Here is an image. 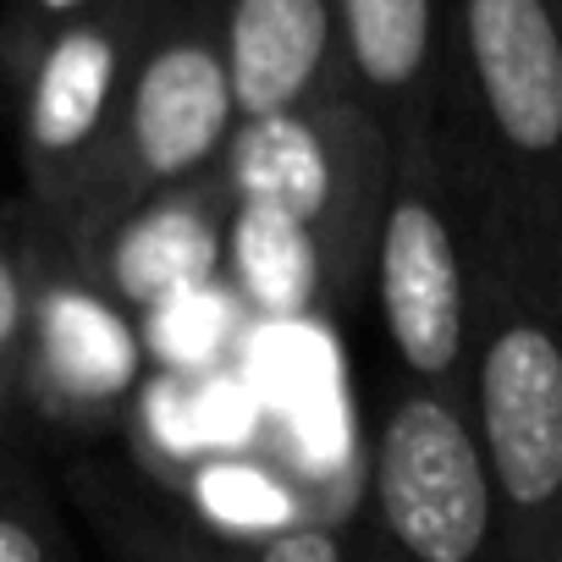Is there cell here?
Here are the masks:
<instances>
[{
	"label": "cell",
	"instance_id": "cell-1",
	"mask_svg": "<svg viewBox=\"0 0 562 562\" xmlns=\"http://www.w3.org/2000/svg\"><path fill=\"white\" fill-rule=\"evenodd\" d=\"M469 414L496 485V562H551L562 529V254L491 204Z\"/></svg>",
	"mask_w": 562,
	"mask_h": 562
},
{
	"label": "cell",
	"instance_id": "cell-2",
	"mask_svg": "<svg viewBox=\"0 0 562 562\" xmlns=\"http://www.w3.org/2000/svg\"><path fill=\"white\" fill-rule=\"evenodd\" d=\"M392 188L375 232V310L403 381L469 403L485 199L452 122L392 144Z\"/></svg>",
	"mask_w": 562,
	"mask_h": 562
},
{
	"label": "cell",
	"instance_id": "cell-3",
	"mask_svg": "<svg viewBox=\"0 0 562 562\" xmlns=\"http://www.w3.org/2000/svg\"><path fill=\"white\" fill-rule=\"evenodd\" d=\"M447 122L496 215L562 254V0H447Z\"/></svg>",
	"mask_w": 562,
	"mask_h": 562
},
{
	"label": "cell",
	"instance_id": "cell-4",
	"mask_svg": "<svg viewBox=\"0 0 562 562\" xmlns=\"http://www.w3.org/2000/svg\"><path fill=\"white\" fill-rule=\"evenodd\" d=\"M237 133V94L221 40V0H166L133 67L111 144L89 171L72 215L56 226L83 265L133 210L210 177Z\"/></svg>",
	"mask_w": 562,
	"mask_h": 562
},
{
	"label": "cell",
	"instance_id": "cell-5",
	"mask_svg": "<svg viewBox=\"0 0 562 562\" xmlns=\"http://www.w3.org/2000/svg\"><path fill=\"white\" fill-rule=\"evenodd\" d=\"M160 12L166 0H100L61 23L12 12L0 29V61L18 100V155L50 232L72 215L100 166Z\"/></svg>",
	"mask_w": 562,
	"mask_h": 562
},
{
	"label": "cell",
	"instance_id": "cell-6",
	"mask_svg": "<svg viewBox=\"0 0 562 562\" xmlns=\"http://www.w3.org/2000/svg\"><path fill=\"white\" fill-rule=\"evenodd\" d=\"M392 160V133L348 89L281 116L237 122L215 171L232 204H270L310 226L331 265V293L348 304L370 281Z\"/></svg>",
	"mask_w": 562,
	"mask_h": 562
},
{
	"label": "cell",
	"instance_id": "cell-7",
	"mask_svg": "<svg viewBox=\"0 0 562 562\" xmlns=\"http://www.w3.org/2000/svg\"><path fill=\"white\" fill-rule=\"evenodd\" d=\"M370 507L397 562H496V485L463 397L403 381L375 425Z\"/></svg>",
	"mask_w": 562,
	"mask_h": 562
},
{
	"label": "cell",
	"instance_id": "cell-8",
	"mask_svg": "<svg viewBox=\"0 0 562 562\" xmlns=\"http://www.w3.org/2000/svg\"><path fill=\"white\" fill-rule=\"evenodd\" d=\"M138 370H144L138 315L122 299H111L78 259L72 270L50 259L34 304L23 392L50 419L105 425L133 403Z\"/></svg>",
	"mask_w": 562,
	"mask_h": 562
},
{
	"label": "cell",
	"instance_id": "cell-9",
	"mask_svg": "<svg viewBox=\"0 0 562 562\" xmlns=\"http://www.w3.org/2000/svg\"><path fill=\"white\" fill-rule=\"evenodd\" d=\"M226 215H232V193L221 171H210L133 210L83 259V270L133 315L171 299H199L226 270Z\"/></svg>",
	"mask_w": 562,
	"mask_h": 562
},
{
	"label": "cell",
	"instance_id": "cell-10",
	"mask_svg": "<svg viewBox=\"0 0 562 562\" xmlns=\"http://www.w3.org/2000/svg\"><path fill=\"white\" fill-rule=\"evenodd\" d=\"M348 89L397 138L447 116L452 23L447 0H337Z\"/></svg>",
	"mask_w": 562,
	"mask_h": 562
},
{
	"label": "cell",
	"instance_id": "cell-11",
	"mask_svg": "<svg viewBox=\"0 0 562 562\" xmlns=\"http://www.w3.org/2000/svg\"><path fill=\"white\" fill-rule=\"evenodd\" d=\"M237 122L348 94L337 0H221Z\"/></svg>",
	"mask_w": 562,
	"mask_h": 562
},
{
	"label": "cell",
	"instance_id": "cell-12",
	"mask_svg": "<svg viewBox=\"0 0 562 562\" xmlns=\"http://www.w3.org/2000/svg\"><path fill=\"white\" fill-rule=\"evenodd\" d=\"M226 281L254 315H304L331 293V265L310 226L270 204H232L226 215ZM337 299V293H331Z\"/></svg>",
	"mask_w": 562,
	"mask_h": 562
},
{
	"label": "cell",
	"instance_id": "cell-13",
	"mask_svg": "<svg viewBox=\"0 0 562 562\" xmlns=\"http://www.w3.org/2000/svg\"><path fill=\"white\" fill-rule=\"evenodd\" d=\"M182 491L193 496V507L210 524L254 529L259 540H270L281 529H299V524H321L304 507V485H293L281 469H265L254 458H210V463L182 474Z\"/></svg>",
	"mask_w": 562,
	"mask_h": 562
},
{
	"label": "cell",
	"instance_id": "cell-14",
	"mask_svg": "<svg viewBox=\"0 0 562 562\" xmlns=\"http://www.w3.org/2000/svg\"><path fill=\"white\" fill-rule=\"evenodd\" d=\"M45 270L50 259L23 232H0V408L23 392V359H29V331H34Z\"/></svg>",
	"mask_w": 562,
	"mask_h": 562
},
{
	"label": "cell",
	"instance_id": "cell-15",
	"mask_svg": "<svg viewBox=\"0 0 562 562\" xmlns=\"http://www.w3.org/2000/svg\"><path fill=\"white\" fill-rule=\"evenodd\" d=\"M0 562H78L34 485L0 480Z\"/></svg>",
	"mask_w": 562,
	"mask_h": 562
},
{
	"label": "cell",
	"instance_id": "cell-16",
	"mask_svg": "<svg viewBox=\"0 0 562 562\" xmlns=\"http://www.w3.org/2000/svg\"><path fill=\"white\" fill-rule=\"evenodd\" d=\"M116 540H122V562H226L221 546H204L199 535L166 529V524H155V518L127 524Z\"/></svg>",
	"mask_w": 562,
	"mask_h": 562
},
{
	"label": "cell",
	"instance_id": "cell-17",
	"mask_svg": "<svg viewBox=\"0 0 562 562\" xmlns=\"http://www.w3.org/2000/svg\"><path fill=\"white\" fill-rule=\"evenodd\" d=\"M248 562H353V557H348L342 529H331L321 518V524H299V529H281V535L259 540V551Z\"/></svg>",
	"mask_w": 562,
	"mask_h": 562
},
{
	"label": "cell",
	"instance_id": "cell-18",
	"mask_svg": "<svg viewBox=\"0 0 562 562\" xmlns=\"http://www.w3.org/2000/svg\"><path fill=\"white\" fill-rule=\"evenodd\" d=\"M100 7V0H18V18H40V23H61V18H78Z\"/></svg>",
	"mask_w": 562,
	"mask_h": 562
},
{
	"label": "cell",
	"instance_id": "cell-19",
	"mask_svg": "<svg viewBox=\"0 0 562 562\" xmlns=\"http://www.w3.org/2000/svg\"><path fill=\"white\" fill-rule=\"evenodd\" d=\"M551 562H562V529H557V546H551Z\"/></svg>",
	"mask_w": 562,
	"mask_h": 562
}]
</instances>
